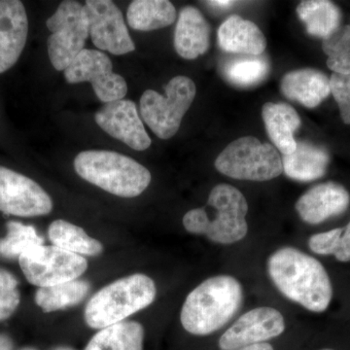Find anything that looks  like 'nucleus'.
<instances>
[{"mask_svg": "<svg viewBox=\"0 0 350 350\" xmlns=\"http://www.w3.org/2000/svg\"><path fill=\"white\" fill-rule=\"evenodd\" d=\"M271 282L283 296L315 313L328 310L333 300L330 275L317 258L286 246L275 251L267 262Z\"/></svg>", "mask_w": 350, "mask_h": 350, "instance_id": "nucleus-1", "label": "nucleus"}, {"mask_svg": "<svg viewBox=\"0 0 350 350\" xmlns=\"http://www.w3.org/2000/svg\"><path fill=\"white\" fill-rule=\"evenodd\" d=\"M243 300V286L234 276L207 278L184 301L180 313L182 326L192 335H211L238 313Z\"/></svg>", "mask_w": 350, "mask_h": 350, "instance_id": "nucleus-2", "label": "nucleus"}, {"mask_svg": "<svg viewBox=\"0 0 350 350\" xmlns=\"http://www.w3.org/2000/svg\"><path fill=\"white\" fill-rule=\"evenodd\" d=\"M248 204L243 193L229 184L211 190L206 206L188 211L183 226L190 234H202L219 244H234L248 232Z\"/></svg>", "mask_w": 350, "mask_h": 350, "instance_id": "nucleus-3", "label": "nucleus"}, {"mask_svg": "<svg viewBox=\"0 0 350 350\" xmlns=\"http://www.w3.org/2000/svg\"><path fill=\"white\" fill-rule=\"evenodd\" d=\"M75 169L85 180L122 198L142 195L152 178L144 165L113 151H83L75 158Z\"/></svg>", "mask_w": 350, "mask_h": 350, "instance_id": "nucleus-4", "label": "nucleus"}, {"mask_svg": "<svg viewBox=\"0 0 350 350\" xmlns=\"http://www.w3.org/2000/svg\"><path fill=\"white\" fill-rule=\"evenodd\" d=\"M156 294L155 282L149 276H126L94 295L85 310V320L91 328L101 330L150 306Z\"/></svg>", "mask_w": 350, "mask_h": 350, "instance_id": "nucleus-5", "label": "nucleus"}, {"mask_svg": "<svg viewBox=\"0 0 350 350\" xmlns=\"http://www.w3.org/2000/svg\"><path fill=\"white\" fill-rule=\"evenodd\" d=\"M220 174L238 180L268 181L282 174V159L275 146L254 137L234 140L215 161Z\"/></svg>", "mask_w": 350, "mask_h": 350, "instance_id": "nucleus-6", "label": "nucleus"}, {"mask_svg": "<svg viewBox=\"0 0 350 350\" xmlns=\"http://www.w3.org/2000/svg\"><path fill=\"white\" fill-rule=\"evenodd\" d=\"M196 85L186 76L172 78L165 96L147 90L140 98V115L159 138L169 139L180 128L182 119L195 100Z\"/></svg>", "mask_w": 350, "mask_h": 350, "instance_id": "nucleus-7", "label": "nucleus"}, {"mask_svg": "<svg viewBox=\"0 0 350 350\" xmlns=\"http://www.w3.org/2000/svg\"><path fill=\"white\" fill-rule=\"evenodd\" d=\"M46 25L52 32L47 40L51 64L57 70L64 71L85 49L90 36L84 5L73 0L62 2Z\"/></svg>", "mask_w": 350, "mask_h": 350, "instance_id": "nucleus-8", "label": "nucleus"}, {"mask_svg": "<svg viewBox=\"0 0 350 350\" xmlns=\"http://www.w3.org/2000/svg\"><path fill=\"white\" fill-rule=\"evenodd\" d=\"M19 261L27 280L39 288L72 282L88 268L84 257L55 245L33 248L21 255Z\"/></svg>", "mask_w": 350, "mask_h": 350, "instance_id": "nucleus-9", "label": "nucleus"}, {"mask_svg": "<svg viewBox=\"0 0 350 350\" xmlns=\"http://www.w3.org/2000/svg\"><path fill=\"white\" fill-rule=\"evenodd\" d=\"M70 84L90 82L98 100L105 103L124 100L128 85L121 75L113 72V64L103 52L84 49L64 70Z\"/></svg>", "mask_w": 350, "mask_h": 350, "instance_id": "nucleus-10", "label": "nucleus"}, {"mask_svg": "<svg viewBox=\"0 0 350 350\" xmlns=\"http://www.w3.org/2000/svg\"><path fill=\"white\" fill-rule=\"evenodd\" d=\"M90 36L96 48L116 56L135 49L123 14L110 0H87L84 5Z\"/></svg>", "mask_w": 350, "mask_h": 350, "instance_id": "nucleus-11", "label": "nucleus"}, {"mask_svg": "<svg viewBox=\"0 0 350 350\" xmlns=\"http://www.w3.org/2000/svg\"><path fill=\"white\" fill-rule=\"evenodd\" d=\"M52 208L50 196L38 183L0 167V211L21 217H36L49 214Z\"/></svg>", "mask_w": 350, "mask_h": 350, "instance_id": "nucleus-12", "label": "nucleus"}, {"mask_svg": "<svg viewBox=\"0 0 350 350\" xmlns=\"http://www.w3.org/2000/svg\"><path fill=\"white\" fill-rule=\"evenodd\" d=\"M285 330L282 313L273 308L262 306L244 313L219 340L221 350H237L261 344L278 337Z\"/></svg>", "mask_w": 350, "mask_h": 350, "instance_id": "nucleus-13", "label": "nucleus"}, {"mask_svg": "<svg viewBox=\"0 0 350 350\" xmlns=\"http://www.w3.org/2000/svg\"><path fill=\"white\" fill-rule=\"evenodd\" d=\"M94 120L101 130L133 150L144 151L151 146V138L133 101L120 100L105 103L96 113Z\"/></svg>", "mask_w": 350, "mask_h": 350, "instance_id": "nucleus-14", "label": "nucleus"}, {"mask_svg": "<svg viewBox=\"0 0 350 350\" xmlns=\"http://www.w3.org/2000/svg\"><path fill=\"white\" fill-rule=\"evenodd\" d=\"M350 206L349 191L337 182L313 186L296 202L297 213L304 222L319 225L345 213Z\"/></svg>", "mask_w": 350, "mask_h": 350, "instance_id": "nucleus-15", "label": "nucleus"}, {"mask_svg": "<svg viewBox=\"0 0 350 350\" xmlns=\"http://www.w3.org/2000/svg\"><path fill=\"white\" fill-rule=\"evenodd\" d=\"M29 33V20L23 2L0 0V75L17 63Z\"/></svg>", "mask_w": 350, "mask_h": 350, "instance_id": "nucleus-16", "label": "nucleus"}, {"mask_svg": "<svg viewBox=\"0 0 350 350\" xmlns=\"http://www.w3.org/2000/svg\"><path fill=\"white\" fill-rule=\"evenodd\" d=\"M211 27L199 9L186 6L181 9L174 32V48L179 56L195 59L209 48Z\"/></svg>", "mask_w": 350, "mask_h": 350, "instance_id": "nucleus-17", "label": "nucleus"}, {"mask_svg": "<svg viewBox=\"0 0 350 350\" xmlns=\"http://www.w3.org/2000/svg\"><path fill=\"white\" fill-rule=\"evenodd\" d=\"M221 49L232 54L261 56L267 48V39L261 29L251 21L231 16L218 29Z\"/></svg>", "mask_w": 350, "mask_h": 350, "instance_id": "nucleus-18", "label": "nucleus"}, {"mask_svg": "<svg viewBox=\"0 0 350 350\" xmlns=\"http://www.w3.org/2000/svg\"><path fill=\"white\" fill-rule=\"evenodd\" d=\"M280 88L289 100L308 108L317 107L331 94L330 79L321 71L312 68L287 73L283 76Z\"/></svg>", "mask_w": 350, "mask_h": 350, "instance_id": "nucleus-19", "label": "nucleus"}, {"mask_svg": "<svg viewBox=\"0 0 350 350\" xmlns=\"http://www.w3.org/2000/svg\"><path fill=\"white\" fill-rule=\"evenodd\" d=\"M267 133L275 148L283 155L293 153L298 142L294 135L301 126V119L293 107L286 103H267L262 110Z\"/></svg>", "mask_w": 350, "mask_h": 350, "instance_id": "nucleus-20", "label": "nucleus"}, {"mask_svg": "<svg viewBox=\"0 0 350 350\" xmlns=\"http://www.w3.org/2000/svg\"><path fill=\"white\" fill-rule=\"evenodd\" d=\"M329 162L330 157L324 149L308 142H298L293 153L283 155V172L293 180L314 181L325 175Z\"/></svg>", "mask_w": 350, "mask_h": 350, "instance_id": "nucleus-21", "label": "nucleus"}, {"mask_svg": "<svg viewBox=\"0 0 350 350\" xmlns=\"http://www.w3.org/2000/svg\"><path fill=\"white\" fill-rule=\"evenodd\" d=\"M176 9L167 0H135L126 12V21L135 31H151L174 24Z\"/></svg>", "mask_w": 350, "mask_h": 350, "instance_id": "nucleus-22", "label": "nucleus"}, {"mask_svg": "<svg viewBox=\"0 0 350 350\" xmlns=\"http://www.w3.org/2000/svg\"><path fill=\"white\" fill-rule=\"evenodd\" d=\"M297 14L310 36L325 40L340 27L342 12L328 0H306L297 7Z\"/></svg>", "mask_w": 350, "mask_h": 350, "instance_id": "nucleus-23", "label": "nucleus"}, {"mask_svg": "<svg viewBox=\"0 0 350 350\" xmlns=\"http://www.w3.org/2000/svg\"><path fill=\"white\" fill-rule=\"evenodd\" d=\"M144 329L135 321H123L101 329L85 350H144Z\"/></svg>", "mask_w": 350, "mask_h": 350, "instance_id": "nucleus-24", "label": "nucleus"}, {"mask_svg": "<svg viewBox=\"0 0 350 350\" xmlns=\"http://www.w3.org/2000/svg\"><path fill=\"white\" fill-rule=\"evenodd\" d=\"M48 234L55 246L80 256H96L103 250V244L100 241L88 236L82 228L68 221H54L50 225Z\"/></svg>", "mask_w": 350, "mask_h": 350, "instance_id": "nucleus-25", "label": "nucleus"}, {"mask_svg": "<svg viewBox=\"0 0 350 350\" xmlns=\"http://www.w3.org/2000/svg\"><path fill=\"white\" fill-rule=\"evenodd\" d=\"M89 291V283L75 280L54 286L39 288L36 303L44 312H57L81 303Z\"/></svg>", "mask_w": 350, "mask_h": 350, "instance_id": "nucleus-26", "label": "nucleus"}, {"mask_svg": "<svg viewBox=\"0 0 350 350\" xmlns=\"http://www.w3.org/2000/svg\"><path fill=\"white\" fill-rule=\"evenodd\" d=\"M269 71V64L266 57L247 55L232 57L223 68L226 79L234 86L241 88L256 86L264 81Z\"/></svg>", "mask_w": 350, "mask_h": 350, "instance_id": "nucleus-27", "label": "nucleus"}, {"mask_svg": "<svg viewBox=\"0 0 350 350\" xmlns=\"http://www.w3.org/2000/svg\"><path fill=\"white\" fill-rule=\"evenodd\" d=\"M308 243L315 254L333 256L338 262H350V220L345 227L313 234Z\"/></svg>", "mask_w": 350, "mask_h": 350, "instance_id": "nucleus-28", "label": "nucleus"}, {"mask_svg": "<svg viewBox=\"0 0 350 350\" xmlns=\"http://www.w3.org/2000/svg\"><path fill=\"white\" fill-rule=\"evenodd\" d=\"M8 234L0 239V255L13 259L19 258L27 251L43 245V239L39 237L32 226H25L19 222L7 224Z\"/></svg>", "mask_w": 350, "mask_h": 350, "instance_id": "nucleus-29", "label": "nucleus"}, {"mask_svg": "<svg viewBox=\"0 0 350 350\" xmlns=\"http://www.w3.org/2000/svg\"><path fill=\"white\" fill-rule=\"evenodd\" d=\"M327 66L338 75H350V25L340 27L322 42Z\"/></svg>", "mask_w": 350, "mask_h": 350, "instance_id": "nucleus-30", "label": "nucleus"}, {"mask_svg": "<svg viewBox=\"0 0 350 350\" xmlns=\"http://www.w3.org/2000/svg\"><path fill=\"white\" fill-rule=\"evenodd\" d=\"M331 93L340 108L342 122L350 125V75L333 73L330 78Z\"/></svg>", "mask_w": 350, "mask_h": 350, "instance_id": "nucleus-31", "label": "nucleus"}, {"mask_svg": "<svg viewBox=\"0 0 350 350\" xmlns=\"http://www.w3.org/2000/svg\"><path fill=\"white\" fill-rule=\"evenodd\" d=\"M20 304L17 289L0 290V320L9 319Z\"/></svg>", "mask_w": 350, "mask_h": 350, "instance_id": "nucleus-32", "label": "nucleus"}, {"mask_svg": "<svg viewBox=\"0 0 350 350\" xmlns=\"http://www.w3.org/2000/svg\"><path fill=\"white\" fill-rule=\"evenodd\" d=\"M18 282L8 271L0 269V290L17 289Z\"/></svg>", "mask_w": 350, "mask_h": 350, "instance_id": "nucleus-33", "label": "nucleus"}, {"mask_svg": "<svg viewBox=\"0 0 350 350\" xmlns=\"http://www.w3.org/2000/svg\"><path fill=\"white\" fill-rule=\"evenodd\" d=\"M237 350H275L273 345L268 344V342H261V344H256L248 345V347H241Z\"/></svg>", "mask_w": 350, "mask_h": 350, "instance_id": "nucleus-34", "label": "nucleus"}, {"mask_svg": "<svg viewBox=\"0 0 350 350\" xmlns=\"http://www.w3.org/2000/svg\"><path fill=\"white\" fill-rule=\"evenodd\" d=\"M206 3H208L211 6L215 7V8L227 9L234 5L236 2L228 1V0H216V1H207Z\"/></svg>", "mask_w": 350, "mask_h": 350, "instance_id": "nucleus-35", "label": "nucleus"}, {"mask_svg": "<svg viewBox=\"0 0 350 350\" xmlns=\"http://www.w3.org/2000/svg\"><path fill=\"white\" fill-rule=\"evenodd\" d=\"M13 344L10 338L0 335V350H12Z\"/></svg>", "mask_w": 350, "mask_h": 350, "instance_id": "nucleus-36", "label": "nucleus"}, {"mask_svg": "<svg viewBox=\"0 0 350 350\" xmlns=\"http://www.w3.org/2000/svg\"><path fill=\"white\" fill-rule=\"evenodd\" d=\"M21 350H36V349H21ZM52 350H75V349H71V347H56V349H52Z\"/></svg>", "mask_w": 350, "mask_h": 350, "instance_id": "nucleus-37", "label": "nucleus"}, {"mask_svg": "<svg viewBox=\"0 0 350 350\" xmlns=\"http://www.w3.org/2000/svg\"><path fill=\"white\" fill-rule=\"evenodd\" d=\"M321 350H334V349H321Z\"/></svg>", "mask_w": 350, "mask_h": 350, "instance_id": "nucleus-38", "label": "nucleus"}]
</instances>
